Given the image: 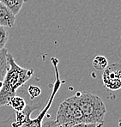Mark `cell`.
Here are the masks:
<instances>
[{
    "mask_svg": "<svg viewBox=\"0 0 121 127\" xmlns=\"http://www.w3.org/2000/svg\"><path fill=\"white\" fill-rule=\"evenodd\" d=\"M9 69L2 82L0 90V106H8L9 102L16 95V91L33 76V69H25L17 64L13 55L7 54Z\"/></svg>",
    "mask_w": 121,
    "mask_h": 127,
    "instance_id": "cell-1",
    "label": "cell"
},
{
    "mask_svg": "<svg viewBox=\"0 0 121 127\" xmlns=\"http://www.w3.org/2000/svg\"><path fill=\"white\" fill-rule=\"evenodd\" d=\"M83 113V123L95 124L101 127L104 124L107 108L99 96L89 92H77L75 95Z\"/></svg>",
    "mask_w": 121,
    "mask_h": 127,
    "instance_id": "cell-2",
    "label": "cell"
},
{
    "mask_svg": "<svg viewBox=\"0 0 121 127\" xmlns=\"http://www.w3.org/2000/svg\"><path fill=\"white\" fill-rule=\"evenodd\" d=\"M51 62L53 64V68L55 70V75H56V80L55 83L53 86V89H52L51 95L49 97V100H48L46 105L45 106V107L41 110V112L40 113V114L38 115L35 119H30V114L33 111L38 109L40 107V104H35V105H27L25 107L26 111V119L24 123L22 125L21 127H42V123H43V119L46 114L47 113L49 108L51 107L52 103H53V100H54V97L56 94H57L58 90L59 89V88L61 87V81L60 77H59V69H58V59L56 58H52Z\"/></svg>",
    "mask_w": 121,
    "mask_h": 127,
    "instance_id": "cell-3",
    "label": "cell"
},
{
    "mask_svg": "<svg viewBox=\"0 0 121 127\" xmlns=\"http://www.w3.org/2000/svg\"><path fill=\"white\" fill-rule=\"evenodd\" d=\"M55 121L58 126L64 127H71L83 123V113L77 104L76 95L67 98L59 105Z\"/></svg>",
    "mask_w": 121,
    "mask_h": 127,
    "instance_id": "cell-4",
    "label": "cell"
},
{
    "mask_svg": "<svg viewBox=\"0 0 121 127\" xmlns=\"http://www.w3.org/2000/svg\"><path fill=\"white\" fill-rule=\"evenodd\" d=\"M104 86L112 91H117L121 88V66L120 63L108 64L102 74Z\"/></svg>",
    "mask_w": 121,
    "mask_h": 127,
    "instance_id": "cell-5",
    "label": "cell"
},
{
    "mask_svg": "<svg viewBox=\"0 0 121 127\" xmlns=\"http://www.w3.org/2000/svg\"><path fill=\"white\" fill-rule=\"evenodd\" d=\"M16 22V16L11 11L0 3V26L3 28L14 27Z\"/></svg>",
    "mask_w": 121,
    "mask_h": 127,
    "instance_id": "cell-6",
    "label": "cell"
},
{
    "mask_svg": "<svg viewBox=\"0 0 121 127\" xmlns=\"http://www.w3.org/2000/svg\"><path fill=\"white\" fill-rule=\"evenodd\" d=\"M0 3L4 4L15 16H16L21 10L24 0H0Z\"/></svg>",
    "mask_w": 121,
    "mask_h": 127,
    "instance_id": "cell-7",
    "label": "cell"
},
{
    "mask_svg": "<svg viewBox=\"0 0 121 127\" xmlns=\"http://www.w3.org/2000/svg\"><path fill=\"white\" fill-rule=\"evenodd\" d=\"M7 54H8V51L5 48L0 51V82H3L7 70L9 69Z\"/></svg>",
    "mask_w": 121,
    "mask_h": 127,
    "instance_id": "cell-8",
    "label": "cell"
},
{
    "mask_svg": "<svg viewBox=\"0 0 121 127\" xmlns=\"http://www.w3.org/2000/svg\"><path fill=\"white\" fill-rule=\"evenodd\" d=\"M8 106H11V107L16 112V113H21V112L23 111L25 109L26 106V101L23 98H22L21 96H14L12 99L10 100Z\"/></svg>",
    "mask_w": 121,
    "mask_h": 127,
    "instance_id": "cell-9",
    "label": "cell"
},
{
    "mask_svg": "<svg viewBox=\"0 0 121 127\" xmlns=\"http://www.w3.org/2000/svg\"><path fill=\"white\" fill-rule=\"evenodd\" d=\"M108 65V61L104 56L98 55L93 60V66L96 70H104Z\"/></svg>",
    "mask_w": 121,
    "mask_h": 127,
    "instance_id": "cell-10",
    "label": "cell"
},
{
    "mask_svg": "<svg viewBox=\"0 0 121 127\" xmlns=\"http://www.w3.org/2000/svg\"><path fill=\"white\" fill-rule=\"evenodd\" d=\"M9 40V33L6 29L0 26V51L5 48V45Z\"/></svg>",
    "mask_w": 121,
    "mask_h": 127,
    "instance_id": "cell-11",
    "label": "cell"
},
{
    "mask_svg": "<svg viewBox=\"0 0 121 127\" xmlns=\"http://www.w3.org/2000/svg\"><path fill=\"white\" fill-rule=\"evenodd\" d=\"M28 92H29V95H30L31 98L33 99V98L38 97L39 95H40L41 90H40V88L37 87V86L31 85V86H29V89H28Z\"/></svg>",
    "mask_w": 121,
    "mask_h": 127,
    "instance_id": "cell-12",
    "label": "cell"
},
{
    "mask_svg": "<svg viewBox=\"0 0 121 127\" xmlns=\"http://www.w3.org/2000/svg\"><path fill=\"white\" fill-rule=\"evenodd\" d=\"M71 127H100L99 126L95 124H87V123H80V124H77L75 126Z\"/></svg>",
    "mask_w": 121,
    "mask_h": 127,
    "instance_id": "cell-13",
    "label": "cell"
},
{
    "mask_svg": "<svg viewBox=\"0 0 121 127\" xmlns=\"http://www.w3.org/2000/svg\"><path fill=\"white\" fill-rule=\"evenodd\" d=\"M42 127H58V124L56 121L49 120L46 123H42Z\"/></svg>",
    "mask_w": 121,
    "mask_h": 127,
    "instance_id": "cell-14",
    "label": "cell"
},
{
    "mask_svg": "<svg viewBox=\"0 0 121 127\" xmlns=\"http://www.w3.org/2000/svg\"><path fill=\"white\" fill-rule=\"evenodd\" d=\"M2 89V82H0V90H1Z\"/></svg>",
    "mask_w": 121,
    "mask_h": 127,
    "instance_id": "cell-15",
    "label": "cell"
},
{
    "mask_svg": "<svg viewBox=\"0 0 121 127\" xmlns=\"http://www.w3.org/2000/svg\"><path fill=\"white\" fill-rule=\"evenodd\" d=\"M58 127H64V126H58Z\"/></svg>",
    "mask_w": 121,
    "mask_h": 127,
    "instance_id": "cell-16",
    "label": "cell"
}]
</instances>
